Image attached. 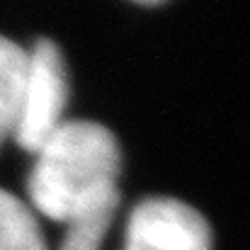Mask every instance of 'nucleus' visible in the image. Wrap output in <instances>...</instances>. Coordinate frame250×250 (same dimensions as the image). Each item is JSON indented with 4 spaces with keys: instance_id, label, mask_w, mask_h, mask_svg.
I'll return each mask as SVG.
<instances>
[{
    "instance_id": "3",
    "label": "nucleus",
    "mask_w": 250,
    "mask_h": 250,
    "mask_svg": "<svg viewBox=\"0 0 250 250\" xmlns=\"http://www.w3.org/2000/svg\"><path fill=\"white\" fill-rule=\"evenodd\" d=\"M124 250H211V229L189 204L153 197L131 211Z\"/></svg>"
},
{
    "instance_id": "4",
    "label": "nucleus",
    "mask_w": 250,
    "mask_h": 250,
    "mask_svg": "<svg viewBox=\"0 0 250 250\" xmlns=\"http://www.w3.org/2000/svg\"><path fill=\"white\" fill-rule=\"evenodd\" d=\"M29 51L0 37V146L15 134L27 83Z\"/></svg>"
},
{
    "instance_id": "6",
    "label": "nucleus",
    "mask_w": 250,
    "mask_h": 250,
    "mask_svg": "<svg viewBox=\"0 0 250 250\" xmlns=\"http://www.w3.org/2000/svg\"><path fill=\"white\" fill-rule=\"evenodd\" d=\"M117 204L119 202L100 204V207L81 214L78 219H73L68 224L66 238H63L59 250H100L102 241H104V233H107V229L112 224Z\"/></svg>"
},
{
    "instance_id": "7",
    "label": "nucleus",
    "mask_w": 250,
    "mask_h": 250,
    "mask_svg": "<svg viewBox=\"0 0 250 250\" xmlns=\"http://www.w3.org/2000/svg\"><path fill=\"white\" fill-rule=\"evenodd\" d=\"M136 2H144V5H156V2H163V0H136Z\"/></svg>"
},
{
    "instance_id": "5",
    "label": "nucleus",
    "mask_w": 250,
    "mask_h": 250,
    "mask_svg": "<svg viewBox=\"0 0 250 250\" xmlns=\"http://www.w3.org/2000/svg\"><path fill=\"white\" fill-rule=\"evenodd\" d=\"M0 250H46L32 209L5 189H0Z\"/></svg>"
},
{
    "instance_id": "1",
    "label": "nucleus",
    "mask_w": 250,
    "mask_h": 250,
    "mask_svg": "<svg viewBox=\"0 0 250 250\" xmlns=\"http://www.w3.org/2000/svg\"><path fill=\"white\" fill-rule=\"evenodd\" d=\"M27 192L46 219L71 224L81 214L119 202L122 153L114 134L97 122H63L34 153Z\"/></svg>"
},
{
    "instance_id": "2",
    "label": "nucleus",
    "mask_w": 250,
    "mask_h": 250,
    "mask_svg": "<svg viewBox=\"0 0 250 250\" xmlns=\"http://www.w3.org/2000/svg\"><path fill=\"white\" fill-rule=\"evenodd\" d=\"M68 104V73L59 46L42 39L29 51L27 83L22 95V109L12 139L20 148L37 153L46 139L66 122L63 109Z\"/></svg>"
}]
</instances>
